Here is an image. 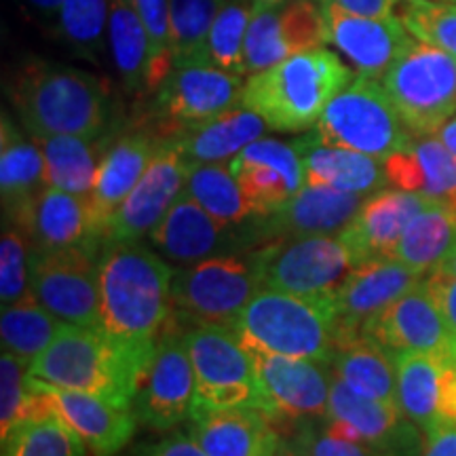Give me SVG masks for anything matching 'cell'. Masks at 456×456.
I'll list each match as a JSON object with an SVG mask.
<instances>
[{"label": "cell", "mask_w": 456, "mask_h": 456, "mask_svg": "<svg viewBox=\"0 0 456 456\" xmlns=\"http://www.w3.org/2000/svg\"><path fill=\"white\" fill-rule=\"evenodd\" d=\"M448 366V359L427 353H395L399 410L423 433L442 420V387Z\"/></svg>", "instance_id": "836d02e7"}, {"label": "cell", "mask_w": 456, "mask_h": 456, "mask_svg": "<svg viewBox=\"0 0 456 456\" xmlns=\"http://www.w3.org/2000/svg\"><path fill=\"white\" fill-rule=\"evenodd\" d=\"M423 456H456V420L442 419L425 431Z\"/></svg>", "instance_id": "816d5d0a"}, {"label": "cell", "mask_w": 456, "mask_h": 456, "mask_svg": "<svg viewBox=\"0 0 456 456\" xmlns=\"http://www.w3.org/2000/svg\"><path fill=\"white\" fill-rule=\"evenodd\" d=\"M3 456H87V444L57 412L28 419L3 437Z\"/></svg>", "instance_id": "f35d334b"}, {"label": "cell", "mask_w": 456, "mask_h": 456, "mask_svg": "<svg viewBox=\"0 0 456 456\" xmlns=\"http://www.w3.org/2000/svg\"><path fill=\"white\" fill-rule=\"evenodd\" d=\"M140 20L144 21L148 38H151V77H148L146 95L157 94L167 74L174 68V51H171V20L169 0H131Z\"/></svg>", "instance_id": "bcb514c9"}, {"label": "cell", "mask_w": 456, "mask_h": 456, "mask_svg": "<svg viewBox=\"0 0 456 456\" xmlns=\"http://www.w3.org/2000/svg\"><path fill=\"white\" fill-rule=\"evenodd\" d=\"M423 273L410 269L393 258H376L359 265L349 277L330 294L334 311L338 315L340 336L362 334L363 323L372 319L391 302L402 298L414 285L423 281Z\"/></svg>", "instance_id": "7402d4cb"}, {"label": "cell", "mask_w": 456, "mask_h": 456, "mask_svg": "<svg viewBox=\"0 0 456 456\" xmlns=\"http://www.w3.org/2000/svg\"><path fill=\"white\" fill-rule=\"evenodd\" d=\"M226 0H169L171 51L175 61L205 60V43Z\"/></svg>", "instance_id": "60d3db41"}, {"label": "cell", "mask_w": 456, "mask_h": 456, "mask_svg": "<svg viewBox=\"0 0 456 456\" xmlns=\"http://www.w3.org/2000/svg\"><path fill=\"white\" fill-rule=\"evenodd\" d=\"M252 216L266 218L306 186L305 165L294 142L260 138L228 165Z\"/></svg>", "instance_id": "e0dca14e"}, {"label": "cell", "mask_w": 456, "mask_h": 456, "mask_svg": "<svg viewBox=\"0 0 456 456\" xmlns=\"http://www.w3.org/2000/svg\"><path fill=\"white\" fill-rule=\"evenodd\" d=\"M161 144L163 142L151 129L142 127L118 135L108 148L104 161L100 165L98 178H95L94 192L89 197L102 243H104L108 220L138 184Z\"/></svg>", "instance_id": "4316f807"}, {"label": "cell", "mask_w": 456, "mask_h": 456, "mask_svg": "<svg viewBox=\"0 0 456 456\" xmlns=\"http://www.w3.org/2000/svg\"><path fill=\"white\" fill-rule=\"evenodd\" d=\"M332 372L359 395L397 403L395 355L368 336H342L336 345Z\"/></svg>", "instance_id": "1f68e13d"}, {"label": "cell", "mask_w": 456, "mask_h": 456, "mask_svg": "<svg viewBox=\"0 0 456 456\" xmlns=\"http://www.w3.org/2000/svg\"><path fill=\"white\" fill-rule=\"evenodd\" d=\"M34 140L45 157L47 186L91 197L100 165L114 142L112 131L104 135H51Z\"/></svg>", "instance_id": "f546056e"}, {"label": "cell", "mask_w": 456, "mask_h": 456, "mask_svg": "<svg viewBox=\"0 0 456 456\" xmlns=\"http://www.w3.org/2000/svg\"><path fill=\"white\" fill-rule=\"evenodd\" d=\"M254 359L256 376L265 397V414L277 429L292 431L305 420L323 419L328 414L332 368L311 359L285 357L249 349Z\"/></svg>", "instance_id": "5bb4252c"}, {"label": "cell", "mask_w": 456, "mask_h": 456, "mask_svg": "<svg viewBox=\"0 0 456 456\" xmlns=\"http://www.w3.org/2000/svg\"><path fill=\"white\" fill-rule=\"evenodd\" d=\"M437 269H440V271H446V273H450V275H454V277H456V245H454L452 252H450V254L446 256V260H444L442 265L437 266Z\"/></svg>", "instance_id": "6f0895ef"}, {"label": "cell", "mask_w": 456, "mask_h": 456, "mask_svg": "<svg viewBox=\"0 0 456 456\" xmlns=\"http://www.w3.org/2000/svg\"><path fill=\"white\" fill-rule=\"evenodd\" d=\"M317 3H326V0H317Z\"/></svg>", "instance_id": "6125c7cd"}, {"label": "cell", "mask_w": 456, "mask_h": 456, "mask_svg": "<svg viewBox=\"0 0 456 456\" xmlns=\"http://www.w3.org/2000/svg\"><path fill=\"white\" fill-rule=\"evenodd\" d=\"M362 334L379 342L387 351H416L450 362L452 334L431 300L425 283L414 285L402 298L391 302L387 309L376 313L363 323Z\"/></svg>", "instance_id": "ffe728a7"}, {"label": "cell", "mask_w": 456, "mask_h": 456, "mask_svg": "<svg viewBox=\"0 0 456 456\" xmlns=\"http://www.w3.org/2000/svg\"><path fill=\"white\" fill-rule=\"evenodd\" d=\"M197 376L188 357L182 323L167 319L157 349L140 376L134 410L138 423L152 431H169L186 423L195 406Z\"/></svg>", "instance_id": "4fadbf2b"}, {"label": "cell", "mask_w": 456, "mask_h": 456, "mask_svg": "<svg viewBox=\"0 0 456 456\" xmlns=\"http://www.w3.org/2000/svg\"><path fill=\"white\" fill-rule=\"evenodd\" d=\"M148 363L102 328L68 326L28 366V374L61 389L83 391L118 408H131Z\"/></svg>", "instance_id": "277c9868"}, {"label": "cell", "mask_w": 456, "mask_h": 456, "mask_svg": "<svg viewBox=\"0 0 456 456\" xmlns=\"http://www.w3.org/2000/svg\"><path fill=\"white\" fill-rule=\"evenodd\" d=\"M427 201L429 199L419 192L402 191V188L379 191L374 197L366 199L355 218L338 232V237L351 249L357 266L368 260L391 258L403 231Z\"/></svg>", "instance_id": "cb8c5ba5"}, {"label": "cell", "mask_w": 456, "mask_h": 456, "mask_svg": "<svg viewBox=\"0 0 456 456\" xmlns=\"http://www.w3.org/2000/svg\"><path fill=\"white\" fill-rule=\"evenodd\" d=\"M30 380L47 393L53 402L55 412L83 437L94 456H117L134 440L138 419L131 408H118L102 397L83 391L61 389V387L47 385L32 376Z\"/></svg>", "instance_id": "d4e9b609"}, {"label": "cell", "mask_w": 456, "mask_h": 456, "mask_svg": "<svg viewBox=\"0 0 456 456\" xmlns=\"http://www.w3.org/2000/svg\"><path fill=\"white\" fill-rule=\"evenodd\" d=\"M436 3H456V0H436Z\"/></svg>", "instance_id": "94428289"}, {"label": "cell", "mask_w": 456, "mask_h": 456, "mask_svg": "<svg viewBox=\"0 0 456 456\" xmlns=\"http://www.w3.org/2000/svg\"><path fill=\"white\" fill-rule=\"evenodd\" d=\"M366 197L332 186L306 184L281 209L262 218V226L269 241L336 235L355 218L362 205L366 203Z\"/></svg>", "instance_id": "484cf974"}, {"label": "cell", "mask_w": 456, "mask_h": 456, "mask_svg": "<svg viewBox=\"0 0 456 456\" xmlns=\"http://www.w3.org/2000/svg\"><path fill=\"white\" fill-rule=\"evenodd\" d=\"M292 53L283 34L279 7L254 9L248 34L243 41V74L271 70Z\"/></svg>", "instance_id": "7bdbcfd3"}, {"label": "cell", "mask_w": 456, "mask_h": 456, "mask_svg": "<svg viewBox=\"0 0 456 456\" xmlns=\"http://www.w3.org/2000/svg\"><path fill=\"white\" fill-rule=\"evenodd\" d=\"M391 184L456 212V157L437 135H416L385 161Z\"/></svg>", "instance_id": "83f0119b"}, {"label": "cell", "mask_w": 456, "mask_h": 456, "mask_svg": "<svg viewBox=\"0 0 456 456\" xmlns=\"http://www.w3.org/2000/svg\"><path fill=\"white\" fill-rule=\"evenodd\" d=\"M0 237V302L3 306L13 305L30 292L32 245L13 222L3 220Z\"/></svg>", "instance_id": "f6af8a7d"}, {"label": "cell", "mask_w": 456, "mask_h": 456, "mask_svg": "<svg viewBox=\"0 0 456 456\" xmlns=\"http://www.w3.org/2000/svg\"><path fill=\"white\" fill-rule=\"evenodd\" d=\"M241 74L226 72L212 61H175L152 102L151 129L161 142L241 106Z\"/></svg>", "instance_id": "9c48e42d"}, {"label": "cell", "mask_w": 456, "mask_h": 456, "mask_svg": "<svg viewBox=\"0 0 456 456\" xmlns=\"http://www.w3.org/2000/svg\"><path fill=\"white\" fill-rule=\"evenodd\" d=\"M148 239L152 249H157L165 260L182 266L271 243L262 218L258 224H228L203 209L186 191H182Z\"/></svg>", "instance_id": "7c38bea8"}, {"label": "cell", "mask_w": 456, "mask_h": 456, "mask_svg": "<svg viewBox=\"0 0 456 456\" xmlns=\"http://www.w3.org/2000/svg\"><path fill=\"white\" fill-rule=\"evenodd\" d=\"M315 134L323 144L351 148L380 161L403 151L414 138L379 78L362 74L330 102Z\"/></svg>", "instance_id": "52a82bcc"}, {"label": "cell", "mask_w": 456, "mask_h": 456, "mask_svg": "<svg viewBox=\"0 0 456 456\" xmlns=\"http://www.w3.org/2000/svg\"><path fill=\"white\" fill-rule=\"evenodd\" d=\"M305 165V180L311 186H332L338 191L372 195L389 182L385 161L342 146H328L317 134L294 140Z\"/></svg>", "instance_id": "f1b7e54d"}, {"label": "cell", "mask_w": 456, "mask_h": 456, "mask_svg": "<svg viewBox=\"0 0 456 456\" xmlns=\"http://www.w3.org/2000/svg\"><path fill=\"white\" fill-rule=\"evenodd\" d=\"M47 186L45 157L37 140H28L17 125L3 112L0 125V195L3 216L15 212Z\"/></svg>", "instance_id": "d6a6232c"}, {"label": "cell", "mask_w": 456, "mask_h": 456, "mask_svg": "<svg viewBox=\"0 0 456 456\" xmlns=\"http://www.w3.org/2000/svg\"><path fill=\"white\" fill-rule=\"evenodd\" d=\"M108 47L114 70L131 95H146L151 77V38L131 0H110Z\"/></svg>", "instance_id": "e575fe53"}, {"label": "cell", "mask_w": 456, "mask_h": 456, "mask_svg": "<svg viewBox=\"0 0 456 456\" xmlns=\"http://www.w3.org/2000/svg\"><path fill=\"white\" fill-rule=\"evenodd\" d=\"M269 125L248 108H235L220 117L182 131L169 144L180 151L188 163H222L235 159L245 146L260 140Z\"/></svg>", "instance_id": "4dcf8cb0"}, {"label": "cell", "mask_w": 456, "mask_h": 456, "mask_svg": "<svg viewBox=\"0 0 456 456\" xmlns=\"http://www.w3.org/2000/svg\"><path fill=\"white\" fill-rule=\"evenodd\" d=\"M182 334L197 376L195 406L258 408L265 412L254 359L235 330L182 323Z\"/></svg>", "instance_id": "30bf717a"}, {"label": "cell", "mask_w": 456, "mask_h": 456, "mask_svg": "<svg viewBox=\"0 0 456 456\" xmlns=\"http://www.w3.org/2000/svg\"><path fill=\"white\" fill-rule=\"evenodd\" d=\"M191 163L169 142H163L138 184L104 228V243L138 241L165 218L184 191ZM102 243V245H104Z\"/></svg>", "instance_id": "2e32d148"}, {"label": "cell", "mask_w": 456, "mask_h": 456, "mask_svg": "<svg viewBox=\"0 0 456 456\" xmlns=\"http://www.w3.org/2000/svg\"><path fill=\"white\" fill-rule=\"evenodd\" d=\"M397 17L416 41L456 57V3L403 0Z\"/></svg>", "instance_id": "ee69618b"}, {"label": "cell", "mask_w": 456, "mask_h": 456, "mask_svg": "<svg viewBox=\"0 0 456 456\" xmlns=\"http://www.w3.org/2000/svg\"><path fill=\"white\" fill-rule=\"evenodd\" d=\"M61 328L64 323L51 315L32 292H28L13 305L3 306V317H0L3 351H11L30 366Z\"/></svg>", "instance_id": "8d00e7d4"}, {"label": "cell", "mask_w": 456, "mask_h": 456, "mask_svg": "<svg viewBox=\"0 0 456 456\" xmlns=\"http://www.w3.org/2000/svg\"><path fill=\"white\" fill-rule=\"evenodd\" d=\"M454 245L456 212L442 203L427 201L403 231L391 258L427 275L446 260Z\"/></svg>", "instance_id": "d590c367"}, {"label": "cell", "mask_w": 456, "mask_h": 456, "mask_svg": "<svg viewBox=\"0 0 456 456\" xmlns=\"http://www.w3.org/2000/svg\"><path fill=\"white\" fill-rule=\"evenodd\" d=\"M338 4L340 9L362 17H391L399 4V0H326ZM323 4V3H322Z\"/></svg>", "instance_id": "f5cc1de1"}, {"label": "cell", "mask_w": 456, "mask_h": 456, "mask_svg": "<svg viewBox=\"0 0 456 456\" xmlns=\"http://www.w3.org/2000/svg\"><path fill=\"white\" fill-rule=\"evenodd\" d=\"M98 249L102 245L32 252L30 292L61 323L102 328Z\"/></svg>", "instance_id": "8fae6325"}, {"label": "cell", "mask_w": 456, "mask_h": 456, "mask_svg": "<svg viewBox=\"0 0 456 456\" xmlns=\"http://www.w3.org/2000/svg\"><path fill=\"white\" fill-rule=\"evenodd\" d=\"M450 363L456 370V338H452V349H450Z\"/></svg>", "instance_id": "91938a15"}, {"label": "cell", "mask_w": 456, "mask_h": 456, "mask_svg": "<svg viewBox=\"0 0 456 456\" xmlns=\"http://www.w3.org/2000/svg\"><path fill=\"white\" fill-rule=\"evenodd\" d=\"M322 7L328 43H332L362 77L383 78L414 41L397 15L362 17L334 3H323Z\"/></svg>", "instance_id": "d6986e66"}, {"label": "cell", "mask_w": 456, "mask_h": 456, "mask_svg": "<svg viewBox=\"0 0 456 456\" xmlns=\"http://www.w3.org/2000/svg\"><path fill=\"white\" fill-rule=\"evenodd\" d=\"M383 87L414 135H436L456 114V57L414 38Z\"/></svg>", "instance_id": "ba28073f"}, {"label": "cell", "mask_w": 456, "mask_h": 456, "mask_svg": "<svg viewBox=\"0 0 456 456\" xmlns=\"http://www.w3.org/2000/svg\"><path fill=\"white\" fill-rule=\"evenodd\" d=\"M186 433L208 456H277L283 436L258 408L192 406Z\"/></svg>", "instance_id": "603a6c76"}, {"label": "cell", "mask_w": 456, "mask_h": 456, "mask_svg": "<svg viewBox=\"0 0 456 456\" xmlns=\"http://www.w3.org/2000/svg\"><path fill=\"white\" fill-rule=\"evenodd\" d=\"M125 456H208L188 433L174 431L161 440L138 444Z\"/></svg>", "instance_id": "f907efd6"}, {"label": "cell", "mask_w": 456, "mask_h": 456, "mask_svg": "<svg viewBox=\"0 0 456 456\" xmlns=\"http://www.w3.org/2000/svg\"><path fill=\"white\" fill-rule=\"evenodd\" d=\"M254 9V0H226L209 30L205 60L222 70L243 77V41Z\"/></svg>", "instance_id": "b9f144b4"}, {"label": "cell", "mask_w": 456, "mask_h": 456, "mask_svg": "<svg viewBox=\"0 0 456 456\" xmlns=\"http://www.w3.org/2000/svg\"><path fill=\"white\" fill-rule=\"evenodd\" d=\"M9 98L32 138L110 134V91L95 74L49 61H26L13 74Z\"/></svg>", "instance_id": "7a4b0ae2"}, {"label": "cell", "mask_w": 456, "mask_h": 456, "mask_svg": "<svg viewBox=\"0 0 456 456\" xmlns=\"http://www.w3.org/2000/svg\"><path fill=\"white\" fill-rule=\"evenodd\" d=\"M235 334L249 349L311 359L332 368L338 315L330 296H296L262 288L237 317Z\"/></svg>", "instance_id": "5b68a950"}, {"label": "cell", "mask_w": 456, "mask_h": 456, "mask_svg": "<svg viewBox=\"0 0 456 456\" xmlns=\"http://www.w3.org/2000/svg\"><path fill=\"white\" fill-rule=\"evenodd\" d=\"M353 72L334 51L315 47L245 81L241 108L265 118L269 129L296 134L319 123L330 102L349 87Z\"/></svg>", "instance_id": "3957f363"}, {"label": "cell", "mask_w": 456, "mask_h": 456, "mask_svg": "<svg viewBox=\"0 0 456 456\" xmlns=\"http://www.w3.org/2000/svg\"><path fill=\"white\" fill-rule=\"evenodd\" d=\"M273 245L275 241L174 269L169 315L180 323L232 330L245 305L265 288Z\"/></svg>", "instance_id": "8992f818"}, {"label": "cell", "mask_w": 456, "mask_h": 456, "mask_svg": "<svg viewBox=\"0 0 456 456\" xmlns=\"http://www.w3.org/2000/svg\"><path fill=\"white\" fill-rule=\"evenodd\" d=\"M21 3L26 4L28 15H30L32 20H37L38 24L47 26L53 30L55 20L57 15H60L64 0H21Z\"/></svg>", "instance_id": "db71d44e"}, {"label": "cell", "mask_w": 456, "mask_h": 456, "mask_svg": "<svg viewBox=\"0 0 456 456\" xmlns=\"http://www.w3.org/2000/svg\"><path fill=\"white\" fill-rule=\"evenodd\" d=\"M288 0H254L256 9H269V7H281Z\"/></svg>", "instance_id": "680465c9"}, {"label": "cell", "mask_w": 456, "mask_h": 456, "mask_svg": "<svg viewBox=\"0 0 456 456\" xmlns=\"http://www.w3.org/2000/svg\"><path fill=\"white\" fill-rule=\"evenodd\" d=\"M357 269L351 249L336 235H309L275 241L265 288L296 296H330Z\"/></svg>", "instance_id": "9a60e30c"}, {"label": "cell", "mask_w": 456, "mask_h": 456, "mask_svg": "<svg viewBox=\"0 0 456 456\" xmlns=\"http://www.w3.org/2000/svg\"><path fill=\"white\" fill-rule=\"evenodd\" d=\"M184 191L209 214L228 224H241L256 218L249 212L241 188L228 165L191 163Z\"/></svg>", "instance_id": "74e56055"}, {"label": "cell", "mask_w": 456, "mask_h": 456, "mask_svg": "<svg viewBox=\"0 0 456 456\" xmlns=\"http://www.w3.org/2000/svg\"><path fill=\"white\" fill-rule=\"evenodd\" d=\"M326 416L353 427L363 444L383 456H423L425 433L403 416L397 403L359 395L334 372Z\"/></svg>", "instance_id": "44dd1931"}, {"label": "cell", "mask_w": 456, "mask_h": 456, "mask_svg": "<svg viewBox=\"0 0 456 456\" xmlns=\"http://www.w3.org/2000/svg\"><path fill=\"white\" fill-rule=\"evenodd\" d=\"M323 419L305 420V423L296 425L288 433V437H292L300 446H305L313 456H383L376 452L374 448H370L368 444L349 442L332 436L326 429V425H323Z\"/></svg>", "instance_id": "c3c4849f"}, {"label": "cell", "mask_w": 456, "mask_h": 456, "mask_svg": "<svg viewBox=\"0 0 456 456\" xmlns=\"http://www.w3.org/2000/svg\"><path fill=\"white\" fill-rule=\"evenodd\" d=\"M436 135L444 142V144H446L448 151L456 157V114L452 118H450L446 125H444L440 131H437Z\"/></svg>", "instance_id": "11a10c76"}, {"label": "cell", "mask_w": 456, "mask_h": 456, "mask_svg": "<svg viewBox=\"0 0 456 456\" xmlns=\"http://www.w3.org/2000/svg\"><path fill=\"white\" fill-rule=\"evenodd\" d=\"M3 220L21 228L32 245V252L102 245L91 199L72 195L55 186H45L15 212L4 214Z\"/></svg>", "instance_id": "ac0fdd59"}, {"label": "cell", "mask_w": 456, "mask_h": 456, "mask_svg": "<svg viewBox=\"0 0 456 456\" xmlns=\"http://www.w3.org/2000/svg\"><path fill=\"white\" fill-rule=\"evenodd\" d=\"M423 283L431 300L436 302L450 334L456 338V277L446 271L433 269L431 273H427Z\"/></svg>", "instance_id": "681fc988"}, {"label": "cell", "mask_w": 456, "mask_h": 456, "mask_svg": "<svg viewBox=\"0 0 456 456\" xmlns=\"http://www.w3.org/2000/svg\"><path fill=\"white\" fill-rule=\"evenodd\" d=\"M277 456H313L305 446H300L298 442L292 440V437H283L281 448H279Z\"/></svg>", "instance_id": "9f6ffc18"}, {"label": "cell", "mask_w": 456, "mask_h": 456, "mask_svg": "<svg viewBox=\"0 0 456 456\" xmlns=\"http://www.w3.org/2000/svg\"><path fill=\"white\" fill-rule=\"evenodd\" d=\"M110 0H64L53 34L74 53L100 60L108 41Z\"/></svg>", "instance_id": "ab89813d"}, {"label": "cell", "mask_w": 456, "mask_h": 456, "mask_svg": "<svg viewBox=\"0 0 456 456\" xmlns=\"http://www.w3.org/2000/svg\"><path fill=\"white\" fill-rule=\"evenodd\" d=\"M279 15L292 53L323 47V43H328L323 7L317 0H288L279 7Z\"/></svg>", "instance_id": "7dc6e473"}, {"label": "cell", "mask_w": 456, "mask_h": 456, "mask_svg": "<svg viewBox=\"0 0 456 456\" xmlns=\"http://www.w3.org/2000/svg\"><path fill=\"white\" fill-rule=\"evenodd\" d=\"M171 281L174 269L157 249L138 241L102 245V330L146 363L169 319Z\"/></svg>", "instance_id": "6da1fadb"}]
</instances>
